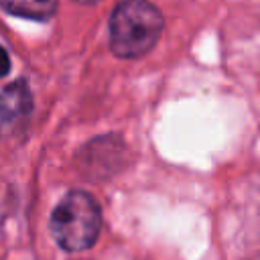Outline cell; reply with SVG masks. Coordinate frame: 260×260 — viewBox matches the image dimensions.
<instances>
[{"mask_svg":"<svg viewBox=\"0 0 260 260\" xmlns=\"http://www.w3.org/2000/svg\"><path fill=\"white\" fill-rule=\"evenodd\" d=\"M77 4H98L100 0H75Z\"/></svg>","mask_w":260,"mask_h":260,"instance_id":"6","label":"cell"},{"mask_svg":"<svg viewBox=\"0 0 260 260\" xmlns=\"http://www.w3.org/2000/svg\"><path fill=\"white\" fill-rule=\"evenodd\" d=\"M49 225L55 242L63 250L81 252L98 240L102 230V211L91 195L71 191L55 207Z\"/></svg>","mask_w":260,"mask_h":260,"instance_id":"2","label":"cell"},{"mask_svg":"<svg viewBox=\"0 0 260 260\" xmlns=\"http://www.w3.org/2000/svg\"><path fill=\"white\" fill-rule=\"evenodd\" d=\"M30 106H32V98L28 85L22 79L0 89V122H12L28 114Z\"/></svg>","mask_w":260,"mask_h":260,"instance_id":"3","label":"cell"},{"mask_svg":"<svg viewBox=\"0 0 260 260\" xmlns=\"http://www.w3.org/2000/svg\"><path fill=\"white\" fill-rule=\"evenodd\" d=\"M8 71H10V59H8V53L4 51V47L0 45V77H4Z\"/></svg>","mask_w":260,"mask_h":260,"instance_id":"5","label":"cell"},{"mask_svg":"<svg viewBox=\"0 0 260 260\" xmlns=\"http://www.w3.org/2000/svg\"><path fill=\"white\" fill-rule=\"evenodd\" d=\"M0 6L22 18L30 20H47L57 10V0H0Z\"/></svg>","mask_w":260,"mask_h":260,"instance_id":"4","label":"cell"},{"mask_svg":"<svg viewBox=\"0 0 260 260\" xmlns=\"http://www.w3.org/2000/svg\"><path fill=\"white\" fill-rule=\"evenodd\" d=\"M162 14L148 0H124L110 18V49L122 59L146 55L162 32Z\"/></svg>","mask_w":260,"mask_h":260,"instance_id":"1","label":"cell"}]
</instances>
